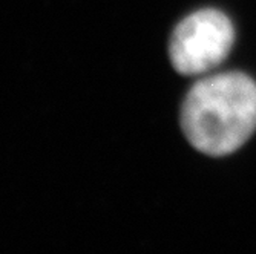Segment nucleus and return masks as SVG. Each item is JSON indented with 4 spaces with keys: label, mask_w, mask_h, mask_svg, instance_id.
<instances>
[{
    "label": "nucleus",
    "mask_w": 256,
    "mask_h": 254,
    "mask_svg": "<svg viewBox=\"0 0 256 254\" xmlns=\"http://www.w3.org/2000/svg\"><path fill=\"white\" fill-rule=\"evenodd\" d=\"M181 129L198 152L226 156L256 130V83L242 72H224L195 83L181 106Z\"/></svg>",
    "instance_id": "nucleus-1"
},
{
    "label": "nucleus",
    "mask_w": 256,
    "mask_h": 254,
    "mask_svg": "<svg viewBox=\"0 0 256 254\" xmlns=\"http://www.w3.org/2000/svg\"><path fill=\"white\" fill-rule=\"evenodd\" d=\"M235 29L218 9H200L181 20L169 41V57L181 75H200L220 66L232 51Z\"/></svg>",
    "instance_id": "nucleus-2"
}]
</instances>
